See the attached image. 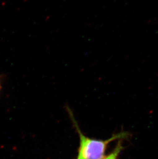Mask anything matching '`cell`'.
<instances>
[{"instance_id":"obj_1","label":"cell","mask_w":158,"mask_h":159,"mask_svg":"<svg viewBox=\"0 0 158 159\" xmlns=\"http://www.w3.org/2000/svg\"><path fill=\"white\" fill-rule=\"evenodd\" d=\"M67 110L80 138L78 155L75 159H102L105 156L109 143L115 140H123L128 136L127 132H122L106 140H97L86 137L80 129L72 111L68 108Z\"/></svg>"},{"instance_id":"obj_2","label":"cell","mask_w":158,"mask_h":159,"mask_svg":"<svg viewBox=\"0 0 158 159\" xmlns=\"http://www.w3.org/2000/svg\"><path fill=\"white\" fill-rule=\"evenodd\" d=\"M123 148V147L122 140H119L115 148L113 149L111 153H109L108 156L104 157L102 159H118L120 153H121Z\"/></svg>"},{"instance_id":"obj_3","label":"cell","mask_w":158,"mask_h":159,"mask_svg":"<svg viewBox=\"0 0 158 159\" xmlns=\"http://www.w3.org/2000/svg\"><path fill=\"white\" fill-rule=\"evenodd\" d=\"M1 81H0V90H1Z\"/></svg>"}]
</instances>
